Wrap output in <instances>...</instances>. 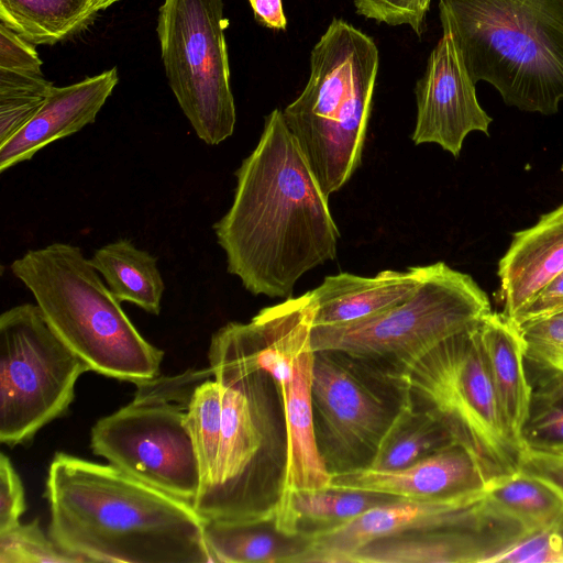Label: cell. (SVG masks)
<instances>
[{"mask_svg": "<svg viewBox=\"0 0 563 563\" xmlns=\"http://www.w3.org/2000/svg\"><path fill=\"white\" fill-rule=\"evenodd\" d=\"M228 212L213 225L227 269L251 294L290 298L298 279L336 256L339 230L283 111L235 172Z\"/></svg>", "mask_w": 563, "mask_h": 563, "instance_id": "cell-1", "label": "cell"}, {"mask_svg": "<svg viewBox=\"0 0 563 563\" xmlns=\"http://www.w3.org/2000/svg\"><path fill=\"white\" fill-rule=\"evenodd\" d=\"M44 496L48 534L84 562L210 563L207 519L190 503L111 464L57 452Z\"/></svg>", "mask_w": 563, "mask_h": 563, "instance_id": "cell-2", "label": "cell"}, {"mask_svg": "<svg viewBox=\"0 0 563 563\" xmlns=\"http://www.w3.org/2000/svg\"><path fill=\"white\" fill-rule=\"evenodd\" d=\"M316 309L311 291L287 298L262 309L250 322L221 327L208 352L216 373L231 378L267 375L277 388L286 427L279 497L330 487L331 473L318 448L312 408Z\"/></svg>", "mask_w": 563, "mask_h": 563, "instance_id": "cell-3", "label": "cell"}, {"mask_svg": "<svg viewBox=\"0 0 563 563\" xmlns=\"http://www.w3.org/2000/svg\"><path fill=\"white\" fill-rule=\"evenodd\" d=\"M450 33L475 82L504 102L554 114L563 101V0H439Z\"/></svg>", "mask_w": 563, "mask_h": 563, "instance_id": "cell-4", "label": "cell"}, {"mask_svg": "<svg viewBox=\"0 0 563 563\" xmlns=\"http://www.w3.org/2000/svg\"><path fill=\"white\" fill-rule=\"evenodd\" d=\"M378 66L374 40L334 18L311 51L306 87L283 111L328 198L361 164Z\"/></svg>", "mask_w": 563, "mask_h": 563, "instance_id": "cell-5", "label": "cell"}, {"mask_svg": "<svg viewBox=\"0 0 563 563\" xmlns=\"http://www.w3.org/2000/svg\"><path fill=\"white\" fill-rule=\"evenodd\" d=\"M11 271L90 371L136 385L159 376L164 352L141 335L78 246L30 250Z\"/></svg>", "mask_w": 563, "mask_h": 563, "instance_id": "cell-6", "label": "cell"}, {"mask_svg": "<svg viewBox=\"0 0 563 563\" xmlns=\"http://www.w3.org/2000/svg\"><path fill=\"white\" fill-rule=\"evenodd\" d=\"M490 312L486 292L468 274L438 262L404 301L352 322L313 327L311 344L397 383L439 343Z\"/></svg>", "mask_w": 563, "mask_h": 563, "instance_id": "cell-7", "label": "cell"}, {"mask_svg": "<svg viewBox=\"0 0 563 563\" xmlns=\"http://www.w3.org/2000/svg\"><path fill=\"white\" fill-rule=\"evenodd\" d=\"M479 322L443 340L397 383L411 404L444 423L490 482L519 471L522 450L500 415L481 342Z\"/></svg>", "mask_w": 563, "mask_h": 563, "instance_id": "cell-8", "label": "cell"}, {"mask_svg": "<svg viewBox=\"0 0 563 563\" xmlns=\"http://www.w3.org/2000/svg\"><path fill=\"white\" fill-rule=\"evenodd\" d=\"M89 366L60 339L37 305L0 316V442L26 444L75 398Z\"/></svg>", "mask_w": 563, "mask_h": 563, "instance_id": "cell-9", "label": "cell"}, {"mask_svg": "<svg viewBox=\"0 0 563 563\" xmlns=\"http://www.w3.org/2000/svg\"><path fill=\"white\" fill-rule=\"evenodd\" d=\"M222 0H164L156 32L169 87L197 136L218 145L233 134Z\"/></svg>", "mask_w": 563, "mask_h": 563, "instance_id": "cell-10", "label": "cell"}, {"mask_svg": "<svg viewBox=\"0 0 563 563\" xmlns=\"http://www.w3.org/2000/svg\"><path fill=\"white\" fill-rule=\"evenodd\" d=\"M186 409L137 389L133 401L95 423L90 448L128 475L192 505L201 473Z\"/></svg>", "mask_w": 563, "mask_h": 563, "instance_id": "cell-11", "label": "cell"}, {"mask_svg": "<svg viewBox=\"0 0 563 563\" xmlns=\"http://www.w3.org/2000/svg\"><path fill=\"white\" fill-rule=\"evenodd\" d=\"M397 383L333 352H314L312 408L320 454L336 473L368 466L400 409Z\"/></svg>", "mask_w": 563, "mask_h": 563, "instance_id": "cell-12", "label": "cell"}, {"mask_svg": "<svg viewBox=\"0 0 563 563\" xmlns=\"http://www.w3.org/2000/svg\"><path fill=\"white\" fill-rule=\"evenodd\" d=\"M484 489L438 498L397 497L341 525L302 533L305 544L297 563H347L354 552L378 539L441 529L478 531L507 550L522 534L489 512Z\"/></svg>", "mask_w": 563, "mask_h": 563, "instance_id": "cell-13", "label": "cell"}, {"mask_svg": "<svg viewBox=\"0 0 563 563\" xmlns=\"http://www.w3.org/2000/svg\"><path fill=\"white\" fill-rule=\"evenodd\" d=\"M217 382L222 388L220 446L216 463L200 485L192 506L207 520L254 518L257 516L254 472L265 440L257 377Z\"/></svg>", "mask_w": 563, "mask_h": 563, "instance_id": "cell-14", "label": "cell"}, {"mask_svg": "<svg viewBox=\"0 0 563 563\" xmlns=\"http://www.w3.org/2000/svg\"><path fill=\"white\" fill-rule=\"evenodd\" d=\"M415 93L417 117L411 140L416 145L433 143L459 157L471 132L488 134L493 119L479 104L476 82L450 33L442 32L431 51Z\"/></svg>", "mask_w": 563, "mask_h": 563, "instance_id": "cell-15", "label": "cell"}, {"mask_svg": "<svg viewBox=\"0 0 563 563\" xmlns=\"http://www.w3.org/2000/svg\"><path fill=\"white\" fill-rule=\"evenodd\" d=\"M488 479L475 457L452 444L408 466L377 470L369 466L331 474L330 487L364 490L402 498H438L486 487Z\"/></svg>", "mask_w": 563, "mask_h": 563, "instance_id": "cell-16", "label": "cell"}, {"mask_svg": "<svg viewBox=\"0 0 563 563\" xmlns=\"http://www.w3.org/2000/svg\"><path fill=\"white\" fill-rule=\"evenodd\" d=\"M118 80L113 67L68 86H54L35 117L0 145V172L29 161L49 143L93 123Z\"/></svg>", "mask_w": 563, "mask_h": 563, "instance_id": "cell-17", "label": "cell"}, {"mask_svg": "<svg viewBox=\"0 0 563 563\" xmlns=\"http://www.w3.org/2000/svg\"><path fill=\"white\" fill-rule=\"evenodd\" d=\"M563 271V203L544 213L531 228L518 231L499 260L503 314L512 319Z\"/></svg>", "mask_w": 563, "mask_h": 563, "instance_id": "cell-18", "label": "cell"}, {"mask_svg": "<svg viewBox=\"0 0 563 563\" xmlns=\"http://www.w3.org/2000/svg\"><path fill=\"white\" fill-rule=\"evenodd\" d=\"M428 265L385 269L373 277L351 273L325 276L310 290L317 305L313 327L352 322L407 299L426 276Z\"/></svg>", "mask_w": 563, "mask_h": 563, "instance_id": "cell-19", "label": "cell"}, {"mask_svg": "<svg viewBox=\"0 0 563 563\" xmlns=\"http://www.w3.org/2000/svg\"><path fill=\"white\" fill-rule=\"evenodd\" d=\"M478 330L500 415L523 452L522 430L532 390L526 372L522 336L518 325L501 312L487 314Z\"/></svg>", "mask_w": 563, "mask_h": 563, "instance_id": "cell-20", "label": "cell"}, {"mask_svg": "<svg viewBox=\"0 0 563 563\" xmlns=\"http://www.w3.org/2000/svg\"><path fill=\"white\" fill-rule=\"evenodd\" d=\"M506 548L488 534L462 529L415 531L373 541L347 563H489Z\"/></svg>", "mask_w": 563, "mask_h": 563, "instance_id": "cell-21", "label": "cell"}, {"mask_svg": "<svg viewBox=\"0 0 563 563\" xmlns=\"http://www.w3.org/2000/svg\"><path fill=\"white\" fill-rule=\"evenodd\" d=\"M397 496L341 488L300 490L278 497L271 508L274 528L287 536H299L303 526L311 532L346 522ZM302 534V533H301Z\"/></svg>", "mask_w": 563, "mask_h": 563, "instance_id": "cell-22", "label": "cell"}, {"mask_svg": "<svg viewBox=\"0 0 563 563\" xmlns=\"http://www.w3.org/2000/svg\"><path fill=\"white\" fill-rule=\"evenodd\" d=\"M266 528L265 516L235 521L208 520L205 540L212 563H297L305 539Z\"/></svg>", "mask_w": 563, "mask_h": 563, "instance_id": "cell-23", "label": "cell"}, {"mask_svg": "<svg viewBox=\"0 0 563 563\" xmlns=\"http://www.w3.org/2000/svg\"><path fill=\"white\" fill-rule=\"evenodd\" d=\"M120 0H0V23L33 45H54Z\"/></svg>", "mask_w": 563, "mask_h": 563, "instance_id": "cell-24", "label": "cell"}, {"mask_svg": "<svg viewBox=\"0 0 563 563\" xmlns=\"http://www.w3.org/2000/svg\"><path fill=\"white\" fill-rule=\"evenodd\" d=\"M89 263L103 277L111 294L158 316L165 285L157 258L129 240H118L96 250Z\"/></svg>", "mask_w": 563, "mask_h": 563, "instance_id": "cell-25", "label": "cell"}, {"mask_svg": "<svg viewBox=\"0 0 563 563\" xmlns=\"http://www.w3.org/2000/svg\"><path fill=\"white\" fill-rule=\"evenodd\" d=\"M484 496L493 514L521 529L527 537L563 519V496L520 468L488 482Z\"/></svg>", "mask_w": 563, "mask_h": 563, "instance_id": "cell-26", "label": "cell"}, {"mask_svg": "<svg viewBox=\"0 0 563 563\" xmlns=\"http://www.w3.org/2000/svg\"><path fill=\"white\" fill-rule=\"evenodd\" d=\"M455 443L438 417L415 406L406 396L368 466L401 468Z\"/></svg>", "mask_w": 563, "mask_h": 563, "instance_id": "cell-27", "label": "cell"}, {"mask_svg": "<svg viewBox=\"0 0 563 563\" xmlns=\"http://www.w3.org/2000/svg\"><path fill=\"white\" fill-rule=\"evenodd\" d=\"M53 87L43 74L0 69V145L35 117Z\"/></svg>", "mask_w": 563, "mask_h": 563, "instance_id": "cell-28", "label": "cell"}, {"mask_svg": "<svg viewBox=\"0 0 563 563\" xmlns=\"http://www.w3.org/2000/svg\"><path fill=\"white\" fill-rule=\"evenodd\" d=\"M186 426L197 452L202 484L216 463L221 440L222 388L214 378L196 387L186 409Z\"/></svg>", "mask_w": 563, "mask_h": 563, "instance_id": "cell-29", "label": "cell"}, {"mask_svg": "<svg viewBox=\"0 0 563 563\" xmlns=\"http://www.w3.org/2000/svg\"><path fill=\"white\" fill-rule=\"evenodd\" d=\"M529 383L563 378V311L518 324Z\"/></svg>", "mask_w": 563, "mask_h": 563, "instance_id": "cell-30", "label": "cell"}, {"mask_svg": "<svg viewBox=\"0 0 563 563\" xmlns=\"http://www.w3.org/2000/svg\"><path fill=\"white\" fill-rule=\"evenodd\" d=\"M530 386V409L522 430L525 449L563 446V378L540 379Z\"/></svg>", "mask_w": 563, "mask_h": 563, "instance_id": "cell-31", "label": "cell"}, {"mask_svg": "<svg viewBox=\"0 0 563 563\" xmlns=\"http://www.w3.org/2000/svg\"><path fill=\"white\" fill-rule=\"evenodd\" d=\"M0 563H84L59 547L40 527L38 520L18 523L0 532Z\"/></svg>", "mask_w": 563, "mask_h": 563, "instance_id": "cell-32", "label": "cell"}, {"mask_svg": "<svg viewBox=\"0 0 563 563\" xmlns=\"http://www.w3.org/2000/svg\"><path fill=\"white\" fill-rule=\"evenodd\" d=\"M563 563V519L554 527L533 533L504 552L490 563Z\"/></svg>", "mask_w": 563, "mask_h": 563, "instance_id": "cell-33", "label": "cell"}, {"mask_svg": "<svg viewBox=\"0 0 563 563\" xmlns=\"http://www.w3.org/2000/svg\"><path fill=\"white\" fill-rule=\"evenodd\" d=\"M357 14L391 26L409 25L421 36L427 14L420 0H353Z\"/></svg>", "mask_w": 563, "mask_h": 563, "instance_id": "cell-34", "label": "cell"}, {"mask_svg": "<svg viewBox=\"0 0 563 563\" xmlns=\"http://www.w3.org/2000/svg\"><path fill=\"white\" fill-rule=\"evenodd\" d=\"M26 509L24 487L11 460L0 455V532L20 523Z\"/></svg>", "mask_w": 563, "mask_h": 563, "instance_id": "cell-35", "label": "cell"}, {"mask_svg": "<svg viewBox=\"0 0 563 563\" xmlns=\"http://www.w3.org/2000/svg\"><path fill=\"white\" fill-rule=\"evenodd\" d=\"M42 65L34 45L0 23V69L43 74Z\"/></svg>", "mask_w": 563, "mask_h": 563, "instance_id": "cell-36", "label": "cell"}, {"mask_svg": "<svg viewBox=\"0 0 563 563\" xmlns=\"http://www.w3.org/2000/svg\"><path fill=\"white\" fill-rule=\"evenodd\" d=\"M519 468L541 479L563 496V452L525 449Z\"/></svg>", "mask_w": 563, "mask_h": 563, "instance_id": "cell-37", "label": "cell"}, {"mask_svg": "<svg viewBox=\"0 0 563 563\" xmlns=\"http://www.w3.org/2000/svg\"><path fill=\"white\" fill-rule=\"evenodd\" d=\"M563 311V271L549 282L511 320L517 325Z\"/></svg>", "mask_w": 563, "mask_h": 563, "instance_id": "cell-38", "label": "cell"}, {"mask_svg": "<svg viewBox=\"0 0 563 563\" xmlns=\"http://www.w3.org/2000/svg\"><path fill=\"white\" fill-rule=\"evenodd\" d=\"M255 19L264 26L273 30H286L287 19L282 0H249Z\"/></svg>", "mask_w": 563, "mask_h": 563, "instance_id": "cell-39", "label": "cell"}, {"mask_svg": "<svg viewBox=\"0 0 563 563\" xmlns=\"http://www.w3.org/2000/svg\"><path fill=\"white\" fill-rule=\"evenodd\" d=\"M431 0H420L422 11L427 14L430 8Z\"/></svg>", "mask_w": 563, "mask_h": 563, "instance_id": "cell-40", "label": "cell"}, {"mask_svg": "<svg viewBox=\"0 0 563 563\" xmlns=\"http://www.w3.org/2000/svg\"><path fill=\"white\" fill-rule=\"evenodd\" d=\"M549 451H559V452H563V446H560V448H556V449H553V450H549Z\"/></svg>", "mask_w": 563, "mask_h": 563, "instance_id": "cell-41", "label": "cell"}]
</instances>
